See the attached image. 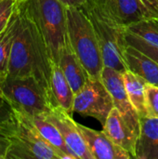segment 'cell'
I'll list each match as a JSON object with an SVG mask.
<instances>
[{
    "mask_svg": "<svg viewBox=\"0 0 158 159\" xmlns=\"http://www.w3.org/2000/svg\"><path fill=\"white\" fill-rule=\"evenodd\" d=\"M101 80L113 98L114 107L120 112L125 122L138 138L141 117L129 101L124 84L123 74L114 68L104 66L101 73Z\"/></svg>",
    "mask_w": 158,
    "mask_h": 159,
    "instance_id": "cell-8",
    "label": "cell"
},
{
    "mask_svg": "<svg viewBox=\"0 0 158 159\" xmlns=\"http://www.w3.org/2000/svg\"><path fill=\"white\" fill-rule=\"evenodd\" d=\"M78 129L94 159H130L132 157L115 144L103 131L78 124Z\"/></svg>",
    "mask_w": 158,
    "mask_h": 159,
    "instance_id": "cell-11",
    "label": "cell"
},
{
    "mask_svg": "<svg viewBox=\"0 0 158 159\" xmlns=\"http://www.w3.org/2000/svg\"><path fill=\"white\" fill-rule=\"evenodd\" d=\"M20 26V7L14 12L7 27L0 33V83L8 75V65L13 42ZM0 96L1 92H0Z\"/></svg>",
    "mask_w": 158,
    "mask_h": 159,
    "instance_id": "cell-18",
    "label": "cell"
},
{
    "mask_svg": "<svg viewBox=\"0 0 158 159\" xmlns=\"http://www.w3.org/2000/svg\"><path fill=\"white\" fill-rule=\"evenodd\" d=\"M13 110L19 120L18 132L10 139L6 159H61L27 116L19 110Z\"/></svg>",
    "mask_w": 158,
    "mask_h": 159,
    "instance_id": "cell-6",
    "label": "cell"
},
{
    "mask_svg": "<svg viewBox=\"0 0 158 159\" xmlns=\"http://www.w3.org/2000/svg\"><path fill=\"white\" fill-rule=\"evenodd\" d=\"M123 79L131 104L138 112L140 117L146 116L144 101L145 85L147 84V81L130 70H127L123 73Z\"/></svg>",
    "mask_w": 158,
    "mask_h": 159,
    "instance_id": "cell-19",
    "label": "cell"
},
{
    "mask_svg": "<svg viewBox=\"0 0 158 159\" xmlns=\"http://www.w3.org/2000/svg\"><path fill=\"white\" fill-rule=\"evenodd\" d=\"M7 102H6V100L2 97V96H0V106L1 105H3V104H5Z\"/></svg>",
    "mask_w": 158,
    "mask_h": 159,
    "instance_id": "cell-28",
    "label": "cell"
},
{
    "mask_svg": "<svg viewBox=\"0 0 158 159\" xmlns=\"http://www.w3.org/2000/svg\"><path fill=\"white\" fill-rule=\"evenodd\" d=\"M126 39L129 45L138 48L139 50H141L142 52L145 53L146 55H148L150 58H152L153 60H155L158 63V48L155 47L151 44H149L148 42H146L145 40L136 36L135 34L129 33V31L126 32Z\"/></svg>",
    "mask_w": 158,
    "mask_h": 159,
    "instance_id": "cell-23",
    "label": "cell"
},
{
    "mask_svg": "<svg viewBox=\"0 0 158 159\" xmlns=\"http://www.w3.org/2000/svg\"><path fill=\"white\" fill-rule=\"evenodd\" d=\"M144 106L147 117L158 118V86L150 83L145 85Z\"/></svg>",
    "mask_w": 158,
    "mask_h": 159,
    "instance_id": "cell-22",
    "label": "cell"
},
{
    "mask_svg": "<svg viewBox=\"0 0 158 159\" xmlns=\"http://www.w3.org/2000/svg\"><path fill=\"white\" fill-rule=\"evenodd\" d=\"M20 6L34 20L48 48L53 62L69 43L66 6L61 0H21Z\"/></svg>",
    "mask_w": 158,
    "mask_h": 159,
    "instance_id": "cell-2",
    "label": "cell"
},
{
    "mask_svg": "<svg viewBox=\"0 0 158 159\" xmlns=\"http://www.w3.org/2000/svg\"><path fill=\"white\" fill-rule=\"evenodd\" d=\"M124 58L128 70L142 76L147 83L158 86V63L155 60L129 44Z\"/></svg>",
    "mask_w": 158,
    "mask_h": 159,
    "instance_id": "cell-14",
    "label": "cell"
},
{
    "mask_svg": "<svg viewBox=\"0 0 158 159\" xmlns=\"http://www.w3.org/2000/svg\"><path fill=\"white\" fill-rule=\"evenodd\" d=\"M25 115L33 123V125L35 127V129L38 130L40 135L57 152L61 159H77V157L73 154V152L66 144L64 139L62 138V135L61 134L60 130L57 129V127L54 124L48 121L43 115L41 116H29L27 114Z\"/></svg>",
    "mask_w": 158,
    "mask_h": 159,
    "instance_id": "cell-16",
    "label": "cell"
},
{
    "mask_svg": "<svg viewBox=\"0 0 158 159\" xmlns=\"http://www.w3.org/2000/svg\"><path fill=\"white\" fill-rule=\"evenodd\" d=\"M10 145V139L0 135V159H6Z\"/></svg>",
    "mask_w": 158,
    "mask_h": 159,
    "instance_id": "cell-26",
    "label": "cell"
},
{
    "mask_svg": "<svg viewBox=\"0 0 158 159\" xmlns=\"http://www.w3.org/2000/svg\"><path fill=\"white\" fill-rule=\"evenodd\" d=\"M19 7L20 26L10 53L7 76H33L50 92L53 61L48 48L34 20L20 3Z\"/></svg>",
    "mask_w": 158,
    "mask_h": 159,
    "instance_id": "cell-1",
    "label": "cell"
},
{
    "mask_svg": "<svg viewBox=\"0 0 158 159\" xmlns=\"http://www.w3.org/2000/svg\"><path fill=\"white\" fill-rule=\"evenodd\" d=\"M70 45L91 77L101 78L104 67L101 47L94 27L81 7H66Z\"/></svg>",
    "mask_w": 158,
    "mask_h": 159,
    "instance_id": "cell-4",
    "label": "cell"
},
{
    "mask_svg": "<svg viewBox=\"0 0 158 159\" xmlns=\"http://www.w3.org/2000/svg\"><path fill=\"white\" fill-rule=\"evenodd\" d=\"M20 1H21V0H19V2H20Z\"/></svg>",
    "mask_w": 158,
    "mask_h": 159,
    "instance_id": "cell-29",
    "label": "cell"
},
{
    "mask_svg": "<svg viewBox=\"0 0 158 159\" xmlns=\"http://www.w3.org/2000/svg\"><path fill=\"white\" fill-rule=\"evenodd\" d=\"M59 65L74 93L76 94L84 87L89 75L74 52L70 42L65 46L61 54Z\"/></svg>",
    "mask_w": 158,
    "mask_h": 159,
    "instance_id": "cell-15",
    "label": "cell"
},
{
    "mask_svg": "<svg viewBox=\"0 0 158 159\" xmlns=\"http://www.w3.org/2000/svg\"><path fill=\"white\" fill-rule=\"evenodd\" d=\"M127 31L158 48V18H149L129 25Z\"/></svg>",
    "mask_w": 158,
    "mask_h": 159,
    "instance_id": "cell-20",
    "label": "cell"
},
{
    "mask_svg": "<svg viewBox=\"0 0 158 159\" xmlns=\"http://www.w3.org/2000/svg\"><path fill=\"white\" fill-rule=\"evenodd\" d=\"M154 18H158V0H141Z\"/></svg>",
    "mask_w": 158,
    "mask_h": 159,
    "instance_id": "cell-25",
    "label": "cell"
},
{
    "mask_svg": "<svg viewBox=\"0 0 158 159\" xmlns=\"http://www.w3.org/2000/svg\"><path fill=\"white\" fill-rule=\"evenodd\" d=\"M66 7H82L87 0H61Z\"/></svg>",
    "mask_w": 158,
    "mask_h": 159,
    "instance_id": "cell-27",
    "label": "cell"
},
{
    "mask_svg": "<svg viewBox=\"0 0 158 159\" xmlns=\"http://www.w3.org/2000/svg\"><path fill=\"white\" fill-rule=\"evenodd\" d=\"M90 20L103 59L104 66L114 68L122 74L128 70L124 52L128 46L127 29L106 14L94 0H87L81 7Z\"/></svg>",
    "mask_w": 158,
    "mask_h": 159,
    "instance_id": "cell-3",
    "label": "cell"
},
{
    "mask_svg": "<svg viewBox=\"0 0 158 159\" xmlns=\"http://www.w3.org/2000/svg\"><path fill=\"white\" fill-rule=\"evenodd\" d=\"M19 7V0H0V33L7 27Z\"/></svg>",
    "mask_w": 158,
    "mask_h": 159,
    "instance_id": "cell-24",
    "label": "cell"
},
{
    "mask_svg": "<svg viewBox=\"0 0 158 159\" xmlns=\"http://www.w3.org/2000/svg\"><path fill=\"white\" fill-rule=\"evenodd\" d=\"M0 92L12 108L29 116L45 115L55 107L51 93L33 76H7L0 83Z\"/></svg>",
    "mask_w": 158,
    "mask_h": 159,
    "instance_id": "cell-5",
    "label": "cell"
},
{
    "mask_svg": "<svg viewBox=\"0 0 158 159\" xmlns=\"http://www.w3.org/2000/svg\"><path fill=\"white\" fill-rule=\"evenodd\" d=\"M140 123L135 158L158 159V118L142 116Z\"/></svg>",
    "mask_w": 158,
    "mask_h": 159,
    "instance_id": "cell-13",
    "label": "cell"
},
{
    "mask_svg": "<svg viewBox=\"0 0 158 159\" xmlns=\"http://www.w3.org/2000/svg\"><path fill=\"white\" fill-rule=\"evenodd\" d=\"M102 128V131L115 144L127 151L132 158H135L138 138L125 122L120 112L115 107L111 110Z\"/></svg>",
    "mask_w": 158,
    "mask_h": 159,
    "instance_id": "cell-12",
    "label": "cell"
},
{
    "mask_svg": "<svg viewBox=\"0 0 158 159\" xmlns=\"http://www.w3.org/2000/svg\"><path fill=\"white\" fill-rule=\"evenodd\" d=\"M111 18L126 28L140 20L154 18L141 0H94Z\"/></svg>",
    "mask_w": 158,
    "mask_h": 159,
    "instance_id": "cell-10",
    "label": "cell"
},
{
    "mask_svg": "<svg viewBox=\"0 0 158 159\" xmlns=\"http://www.w3.org/2000/svg\"><path fill=\"white\" fill-rule=\"evenodd\" d=\"M50 92L54 105L63 109L72 116L74 113V93L65 78L60 65L55 62L52 63Z\"/></svg>",
    "mask_w": 158,
    "mask_h": 159,
    "instance_id": "cell-17",
    "label": "cell"
},
{
    "mask_svg": "<svg viewBox=\"0 0 158 159\" xmlns=\"http://www.w3.org/2000/svg\"><path fill=\"white\" fill-rule=\"evenodd\" d=\"M19 120L12 107L6 102L0 106V135L13 138L18 132Z\"/></svg>",
    "mask_w": 158,
    "mask_h": 159,
    "instance_id": "cell-21",
    "label": "cell"
},
{
    "mask_svg": "<svg viewBox=\"0 0 158 159\" xmlns=\"http://www.w3.org/2000/svg\"><path fill=\"white\" fill-rule=\"evenodd\" d=\"M60 130L66 144L77 159H94L72 116L60 107H53L43 115Z\"/></svg>",
    "mask_w": 158,
    "mask_h": 159,
    "instance_id": "cell-9",
    "label": "cell"
},
{
    "mask_svg": "<svg viewBox=\"0 0 158 159\" xmlns=\"http://www.w3.org/2000/svg\"><path fill=\"white\" fill-rule=\"evenodd\" d=\"M113 108V98L101 78L89 76L84 87L74 94V112L93 117L102 126Z\"/></svg>",
    "mask_w": 158,
    "mask_h": 159,
    "instance_id": "cell-7",
    "label": "cell"
}]
</instances>
